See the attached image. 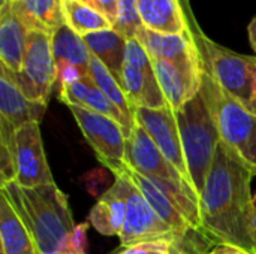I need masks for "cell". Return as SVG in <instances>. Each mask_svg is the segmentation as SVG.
<instances>
[{"instance_id": "8", "label": "cell", "mask_w": 256, "mask_h": 254, "mask_svg": "<svg viewBox=\"0 0 256 254\" xmlns=\"http://www.w3.org/2000/svg\"><path fill=\"white\" fill-rule=\"evenodd\" d=\"M12 76L27 99L48 105L51 91L57 84L51 34L39 30H28L21 72Z\"/></svg>"}, {"instance_id": "22", "label": "cell", "mask_w": 256, "mask_h": 254, "mask_svg": "<svg viewBox=\"0 0 256 254\" xmlns=\"http://www.w3.org/2000/svg\"><path fill=\"white\" fill-rule=\"evenodd\" d=\"M28 28L12 12L0 15V61L12 75H18L27 45Z\"/></svg>"}, {"instance_id": "32", "label": "cell", "mask_w": 256, "mask_h": 254, "mask_svg": "<svg viewBox=\"0 0 256 254\" xmlns=\"http://www.w3.org/2000/svg\"><path fill=\"white\" fill-rule=\"evenodd\" d=\"M180 4H182V7H183V10H184V15H186V18H188L190 33H196V31H200L201 28H200L198 22L195 21V16H194V12H192V7H190L189 0H180Z\"/></svg>"}, {"instance_id": "26", "label": "cell", "mask_w": 256, "mask_h": 254, "mask_svg": "<svg viewBox=\"0 0 256 254\" xmlns=\"http://www.w3.org/2000/svg\"><path fill=\"white\" fill-rule=\"evenodd\" d=\"M63 9L66 24L80 36L114 28L104 15L78 0H63Z\"/></svg>"}, {"instance_id": "6", "label": "cell", "mask_w": 256, "mask_h": 254, "mask_svg": "<svg viewBox=\"0 0 256 254\" xmlns=\"http://www.w3.org/2000/svg\"><path fill=\"white\" fill-rule=\"evenodd\" d=\"M196 46L201 67L218 82L220 88L242 102L248 109L254 108L252 58L220 46L204 34L202 30L190 33Z\"/></svg>"}, {"instance_id": "39", "label": "cell", "mask_w": 256, "mask_h": 254, "mask_svg": "<svg viewBox=\"0 0 256 254\" xmlns=\"http://www.w3.org/2000/svg\"><path fill=\"white\" fill-rule=\"evenodd\" d=\"M254 254H256V250H255V253H254Z\"/></svg>"}, {"instance_id": "17", "label": "cell", "mask_w": 256, "mask_h": 254, "mask_svg": "<svg viewBox=\"0 0 256 254\" xmlns=\"http://www.w3.org/2000/svg\"><path fill=\"white\" fill-rule=\"evenodd\" d=\"M58 100L66 106H80L117 120L124 127L126 136H129L132 130V126L128 123L123 114L112 105V102L102 93V90L93 82L88 75L75 82L62 85L58 88Z\"/></svg>"}, {"instance_id": "23", "label": "cell", "mask_w": 256, "mask_h": 254, "mask_svg": "<svg viewBox=\"0 0 256 254\" xmlns=\"http://www.w3.org/2000/svg\"><path fill=\"white\" fill-rule=\"evenodd\" d=\"M82 39L92 55L96 57L120 82L128 39L114 28L90 33L82 36Z\"/></svg>"}, {"instance_id": "25", "label": "cell", "mask_w": 256, "mask_h": 254, "mask_svg": "<svg viewBox=\"0 0 256 254\" xmlns=\"http://www.w3.org/2000/svg\"><path fill=\"white\" fill-rule=\"evenodd\" d=\"M88 76L102 90V93L112 102V105L123 114V117L128 120V123L134 127V123H135L134 109L128 100L126 93L123 91L120 82L112 76V73L93 55H92L90 66H88Z\"/></svg>"}, {"instance_id": "3", "label": "cell", "mask_w": 256, "mask_h": 254, "mask_svg": "<svg viewBox=\"0 0 256 254\" xmlns=\"http://www.w3.org/2000/svg\"><path fill=\"white\" fill-rule=\"evenodd\" d=\"M124 162L156 184L180 210L195 231L201 232L200 196L177 168L165 159L148 133L135 121L126 138Z\"/></svg>"}, {"instance_id": "12", "label": "cell", "mask_w": 256, "mask_h": 254, "mask_svg": "<svg viewBox=\"0 0 256 254\" xmlns=\"http://www.w3.org/2000/svg\"><path fill=\"white\" fill-rule=\"evenodd\" d=\"M153 67L164 97L174 112L198 96L201 88L200 55L180 61L153 60Z\"/></svg>"}, {"instance_id": "37", "label": "cell", "mask_w": 256, "mask_h": 254, "mask_svg": "<svg viewBox=\"0 0 256 254\" xmlns=\"http://www.w3.org/2000/svg\"><path fill=\"white\" fill-rule=\"evenodd\" d=\"M170 254H194L192 252H189L183 244H172L171 253Z\"/></svg>"}, {"instance_id": "10", "label": "cell", "mask_w": 256, "mask_h": 254, "mask_svg": "<svg viewBox=\"0 0 256 254\" xmlns=\"http://www.w3.org/2000/svg\"><path fill=\"white\" fill-rule=\"evenodd\" d=\"M118 238L123 249L141 243H152L160 240L170 241L172 244L180 243L172 229L156 214V211L141 195V192L132 184L130 180L126 202L124 226Z\"/></svg>"}, {"instance_id": "13", "label": "cell", "mask_w": 256, "mask_h": 254, "mask_svg": "<svg viewBox=\"0 0 256 254\" xmlns=\"http://www.w3.org/2000/svg\"><path fill=\"white\" fill-rule=\"evenodd\" d=\"M16 183L21 187L33 189L56 184L45 156L40 129L38 123H27L16 129Z\"/></svg>"}, {"instance_id": "7", "label": "cell", "mask_w": 256, "mask_h": 254, "mask_svg": "<svg viewBox=\"0 0 256 254\" xmlns=\"http://www.w3.org/2000/svg\"><path fill=\"white\" fill-rule=\"evenodd\" d=\"M88 145L93 148L99 162L106 166L114 177L124 172L126 130L114 118L93 112L80 106H68Z\"/></svg>"}, {"instance_id": "16", "label": "cell", "mask_w": 256, "mask_h": 254, "mask_svg": "<svg viewBox=\"0 0 256 254\" xmlns=\"http://www.w3.org/2000/svg\"><path fill=\"white\" fill-rule=\"evenodd\" d=\"M46 105L33 102L24 96L14 76L3 66L0 67V117L8 120L15 129L27 123H40Z\"/></svg>"}, {"instance_id": "36", "label": "cell", "mask_w": 256, "mask_h": 254, "mask_svg": "<svg viewBox=\"0 0 256 254\" xmlns=\"http://www.w3.org/2000/svg\"><path fill=\"white\" fill-rule=\"evenodd\" d=\"M248 30H249V40H250V45H252V48L255 49L256 52V16L250 21Z\"/></svg>"}, {"instance_id": "27", "label": "cell", "mask_w": 256, "mask_h": 254, "mask_svg": "<svg viewBox=\"0 0 256 254\" xmlns=\"http://www.w3.org/2000/svg\"><path fill=\"white\" fill-rule=\"evenodd\" d=\"M16 129L0 117V186L16 180Z\"/></svg>"}, {"instance_id": "9", "label": "cell", "mask_w": 256, "mask_h": 254, "mask_svg": "<svg viewBox=\"0 0 256 254\" xmlns=\"http://www.w3.org/2000/svg\"><path fill=\"white\" fill-rule=\"evenodd\" d=\"M120 85L134 111L136 108L160 109L168 106L156 78L153 60L135 37L128 39L126 43Z\"/></svg>"}, {"instance_id": "21", "label": "cell", "mask_w": 256, "mask_h": 254, "mask_svg": "<svg viewBox=\"0 0 256 254\" xmlns=\"http://www.w3.org/2000/svg\"><path fill=\"white\" fill-rule=\"evenodd\" d=\"M51 46L56 69L75 67L81 73L88 75L92 52L87 48L82 36L74 31L68 24L60 25L51 33Z\"/></svg>"}, {"instance_id": "28", "label": "cell", "mask_w": 256, "mask_h": 254, "mask_svg": "<svg viewBox=\"0 0 256 254\" xmlns=\"http://www.w3.org/2000/svg\"><path fill=\"white\" fill-rule=\"evenodd\" d=\"M142 25L138 13V0H118V21L114 27L126 39L136 36V31Z\"/></svg>"}, {"instance_id": "30", "label": "cell", "mask_w": 256, "mask_h": 254, "mask_svg": "<svg viewBox=\"0 0 256 254\" xmlns=\"http://www.w3.org/2000/svg\"><path fill=\"white\" fill-rule=\"evenodd\" d=\"M172 249V243L160 240L152 243H141L132 247H124L116 254H170Z\"/></svg>"}, {"instance_id": "15", "label": "cell", "mask_w": 256, "mask_h": 254, "mask_svg": "<svg viewBox=\"0 0 256 254\" xmlns=\"http://www.w3.org/2000/svg\"><path fill=\"white\" fill-rule=\"evenodd\" d=\"M124 174L129 177L132 184L141 192V195L147 199V202L152 205V208L156 211V214L172 229V232L178 238V244H183L186 241H190L200 235L201 232L195 231L194 226L186 220V217L180 213V210L176 207V204L156 186L153 184L147 177L138 174L132 168H126Z\"/></svg>"}, {"instance_id": "29", "label": "cell", "mask_w": 256, "mask_h": 254, "mask_svg": "<svg viewBox=\"0 0 256 254\" xmlns=\"http://www.w3.org/2000/svg\"><path fill=\"white\" fill-rule=\"evenodd\" d=\"M87 229L88 226L76 225L69 238L66 240L60 254H86L87 253Z\"/></svg>"}, {"instance_id": "35", "label": "cell", "mask_w": 256, "mask_h": 254, "mask_svg": "<svg viewBox=\"0 0 256 254\" xmlns=\"http://www.w3.org/2000/svg\"><path fill=\"white\" fill-rule=\"evenodd\" d=\"M252 90H254V108H252V112L256 114V57L252 58Z\"/></svg>"}, {"instance_id": "4", "label": "cell", "mask_w": 256, "mask_h": 254, "mask_svg": "<svg viewBox=\"0 0 256 254\" xmlns=\"http://www.w3.org/2000/svg\"><path fill=\"white\" fill-rule=\"evenodd\" d=\"M200 93L210 109L220 142L256 175V114L220 88L202 67Z\"/></svg>"}, {"instance_id": "18", "label": "cell", "mask_w": 256, "mask_h": 254, "mask_svg": "<svg viewBox=\"0 0 256 254\" xmlns=\"http://www.w3.org/2000/svg\"><path fill=\"white\" fill-rule=\"evenodd\" d=\"M138 13L146 28L168 33H190L180 0H138Z\"/></svg>"}, {"instance_id": "34", "label": "cell", "mask_w": 256, "mask_h": 254, "mask_svg": "<svg viewBox=\"0 0 256 254\" xmlns=\"http://www.w3.org/2000/svg\"><path fill=\"white\" fill-rule=\"evenodd\" d=\"M249 229H250V237L255 244L256 250V193L252 195L250 201V211H249Z\"/></svg>"}, {"instance_id": "20", "label": "cell", "mask_w": 256, "mask_h": 254, "mask_svg": "<svg viewBox=\"0 0 256 254\" xmlns=\"http://www.w3.org/2000/svg\"><path fill=\"white\" fill-rule=\"evenodd\" d=\"M10 10L28 30H39L51 34L66 24L63 0H14Z\"/></svg>"}, {"instance_id": "19", "label": "cell", "mask_w": 256, "mask_h": 254, "mask_svg": "<svg viewBox=\"0 0 256 254\" xmlns=\"http://www.w3.org/2000/svg\"><path fill=\"white\" fill-rule=\"evenodd\" d=\"M135 39H138V42L144 46L152 60L180 61L198 55L190 33L168 34L153 31L141 25L136 31Z\"/></svg>"}, {"instance_id": "31", "label": "cell", "mask_w": 256, "mask_h": 254, "mask_svg": "<svg viewBox=\"0 0 256 254\" xmlns=\"http://www.w3.org/2000/svg\"><path fill=\"white\" fill-rule=\"evenodd\" d=\"M78 1L98 10L112 24V27H116L118 21V0H78Z\"/></svg>"}, {"instance_id": "33", "label": "cell", "mask_w": 256, "mask_h": 254, "mask_svg": "<svg viewBox=\"0 0 256 254\" xmlns=\"http://www.w3.org/2000/svg\"><path fill=\"white\" fill-rule=\"evenodd\" d=\"M206 254H254L240 247H234V246H226V244H219L216 246L213 250H210L208 253Z\"/></svg>"}, {"instance_id": "11", "label": "cell", "mask_w": 256, "mask_h": 254, "mask_svg": "<svg viewBox=\"0 0 256 254\" xmlns=\"http://www.w3.org/2000/svg\"><path fill=\"white\" fill-rule=\"evenodd\" d=\"M134 120L148 133V136L165 156V159L170 160L177 168V171L184 177V180L194 187L188 163L184 159L176 112L170 106L160 109L136 108L134 111Z\"/></svg>"}, {"instance_id": "1", "label": "cell", "mask_w": 256, "mask_h": 254, "mask_svg": "<svg viewBox=\"0 0 256 254\" xmlns=\"http://www.w3.org/2000/svg\"><path fill=\"white\" fill-rule=\"evenodd\" d=\"M254 177L249 168L220 142L200 195L201 234L213 244L255 253L249 229Z\"/></svg>"}, {"instance_id": "14", "label": "cell", "mask_w": 256, "mask_h": 254, "mask_svg": "<svg viewBox=\"0 0 256 254\" xmlns=\"http://www.w3.org/2000/svg\"><path fill=\"white\" fill-rule=\"evenodd\" d=\"M129 192V178L123 172L116 177L114 184L98 199L90 211V225L105 237H120L124 219Z\"/></svg>"}, {"instance_id": "2", "label": "cell", "mask_w": 256, "mask_h": 254, "mask_svg": "<svg viewBox=\"0 0 256 254\" xmlns=\"http://www.w3.org/2000/svg\"><path fill=\"white\" fill-rule=\"evenodd\" d=\"M0 193L28 232L38 254H60L76 226L66 195L56 184L27 189L14 181L0 186Z\"/></svg>"}, {"instance_id": "24", "label": "cell", "mask_w": 256, "mask_h": 254, "mask_svg": "<svg viewBox=\"0 0 256 254\" xmlns=\"http://www.w3.org/2000/svg\"><path fill=\"white\" fill-rule=\"evenodd\" d=\"M0 254H38L33 240L21 220L0 193Z\"/></svg>"}, {"instance_id": "38", "label": "cell", "mask_w": 256, "mask_h": 254, "mask_svg": "<svg viewBox=\"0 0 256 254\" xmlns=\"http://www.w3.org/2000/svg\"><path fill=\"white\" fill-rule=\"evenodd\" d=\"M12 3H14V0H0V15H3L8 10H10Z\"/></svg>"}, {"instance_id": "5", "label": "cell", "mask_w": 256, "mask_h": 254, "mask_svg": "<svg viewBox=\"0 0 256 254\" xmlns=\"http://www.w3.org/2000/svg\"><path fill=\"white\" fill-rule=\"evenodd\" d=\"M184 159L198 196L202 193L220 138L201 93L176 112Z\"/></svg>"}]
</instances>
